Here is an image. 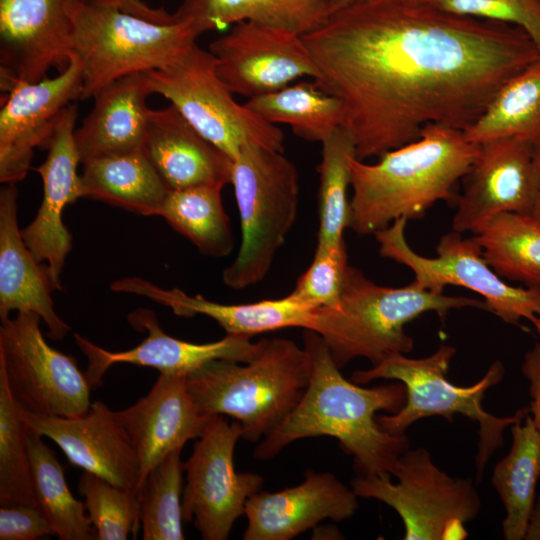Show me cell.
Masks as SVG:
<instances>
[{
    "mask_svg": "<svg viewBox=\"0 0 540 540\" xmlns=\"http://www.w3.org/2000/svg\"><path fill=\"white\" fill-rule=\"evenodd\" d=\"M302 38L314 81L344 105L342 127L362 161L416 140L428 125L466 130L540 56L519 27L424 0L353 5Z\"/></svg>",
    "mask_w": 540,
    "mask_h": 540,
    "instance_id": "1",
    "label": "cell"
},
{
    "mask_svg": "<svg viewBox=\"0 0 540 540\" xmlns=\"http://www.w3.org/2000/svg\"><path fill=\"white\" fill-rule=\"evenodd\" d=\"M303 339L311 362L309 384L294 410L256 446L253 458L271 459L299 439L330 436L353 457L357 475H391L410 442L406 434L382 430L376 416L379 411L396 413L405 405L404 384L366 388L349 381L318 333L305 329Z\"/></svg>",
    "mask_w": 540,
    "mask_h": 540,
    "instance_id": "2",
    "label": "cell"
},
{
    "mask_svg": "<svg viewBox=\"0 0 540 540\" xmlns=\"http://www.w3.org/2000/svg\"><path fill=\"white\" fill-rule=\"evenodd\" d=\"M479 150L462 130L433 124L376 163L351 157L349 227L360 235H374L399 218H420L436 202L452 200L456 183Z\"/></svg>",
    "mask_w": 540,
    "mask_h": 540,
    "instance_id": "3",
    "label": "cell"
},
{
    "mask_svg": "<svg viewBox=\"0 0 540 540\" xmlns=\"http://www.w3.org/2000/svg\"><path fill=\"white\" fill-rule=\"evenodd\" d=\"M465 307L488 311L484 301L434 293L414 282L404 287L378 285L348 265L338 306L317 308L310 330L323 338L340 369L358 357L373 366L391 355L411 352L414 342L404 330L407 323L427 312L443 319L450 310Z\"/></svg>",
    "mask_w": 540,
    "mask_h": 540,
    "instance_id": "4",
    "label": "cell"
},
{
    "mask_svg": "<svg viewBox=\"0 0 540 540\" xmlns=\"http://www.w3.org/2000/svg\"><path fill=\"white\" fill-rule=\"evenodd\" d=\"M307 350L286 338H265L248 362L217 359L187 376V390L207 416L240 422L242 438L257 442L270 435L301 400L310 380Z\"/></svg>",
    "mask_w": 540,
    "mask_h": 540,
    "instance_id": "5",
    "label": "cell"
},
{
    "mask_svg": "<svg viewBox=\"0 0 540 540\" xmlns=\"http://www.w3.org/2000/svg\"><path fill=\"white\" fill-rule=\"evenodd\" d=\"M456 353L452 346L441 345L433 354L423 358H410L394 354L366 370H357L351 380L363 385L377 379L397 380L407 393L405 405L391 415H377L376 420L387 433L406 434L416 421L441 416L451 421L461 414L478 425V445L475 457L476 479L480 481L486 464L504 442V431L529 408L519 409L513 416L498 417L482 405L488 389L504 377L505 368L500 360L494 361L485 375L471 386H457L448 379L450 362Z\"/></svg>",
    "mask_w": 540,
    "mask_h": 540,
    "instance_id": "6",
    "label": "cell"
},
{
    "mask_svg": "<svg viewBox=\"0 0 540 540\" xmlns=\"http://www.w3.org/2000/svg\"><path fill=\"white\" fill-rule=\"evenodd\" d=\"M231 184L241 222V244L223 282L242 290L258 284L294 225L299 178L283 152L246 146L232 160Z\"/></svg>",
    "mask_w": 540,
    "mask_h": 540,
    "instance_id": "7",
    "label": "cell"
},
{
    "mask_svg": "<svg viewBox=\"0 0 540 540\" xmlns=\"http://www.w3.org/2000/svg\"><path fill=\"white\" fill-rule=\"evenodd\" d=\"M197 37L175 19L150 21L117 8L76 1L72 8V54L80 61L81 100L122 77L166 67L182 56Z\"/></svg>",
    "mask_w": 540,
    "mask_h": 540,
    "instance_id": "8",
    "label": "cell"
},
{
    "mask_svg": "<svg viewBox=\"0 0 540 540\" xmlns=\"http://www.w3.org/2000/svg\"><path fill=\"white\" fill-rule=\"evenodd\" d=\"M350 487L358 497L392 507L404 524L405 540L465 539V524L481 509L473 482L442 471L423 447L401 454L391 475H357Z\"/></svg>",
    "mask_w": 540,
    "mask_h": 540,
    "instance_id": "9",
    "label": "cell"
},
{
    "mask_svg": "<svg viewBox=\"0 0 540 540\" xmlns=\"http://www.w3.org/2000/svg\"><path fill=\"white\" fill-rule=\"evenodd\" d=\"M215 57L195 42L164 68L144 72L152 93L170 100L183 117L232 160L246 146L284 151V135L261 118L220 80Z\"/></svg>",
    "mask_w": 540,
    "mask_h": 540,
    "instance_id": "10",
    "label": "cell"
},
{
    "mask_svg": "<svg viewBox=\"0 0 540 540\" xmlns=\"http://www.w3.org/2000/svg\"><path fill=\"white\" fill-rule=\"evenodd\" d=\"M406 224L405 218H399L374 236L380 255L411 269L418 287L443 293L448 285L461 286L480 294L488 311L509 324L518 325L521 319L534 321L540 309L538 289L505 283L488 265L473 238L452 230L439 240L437 257L427 258L407 243Z\"/></svg>",
    "mask_w": 540,
    "mask_h": 540,
    "instance_id": "11",
    "label": "cell"
},
{
    "mask_svg": "<svg viewBox=\"0 0 540 540\" xmlns=\"http://www.w3.org/2000/svg\"><path fill=\"white\" fill-rule=\"evenodd\" d=\"M41 320L25 311L1 320L0 369L21 409L46 416L81 415L92 403L93 388L74 357L45 341Z\"/></svg>",
    "mask_w": 540,
    "mask_h": 540,
    "instance_id": "12",
    "label": "cell"
},
{
    "mask_svg": "<svg viewBox=\"0 0 540 540\" xmlns=\"http://www.w3.org/2000/svg\"><path fill=\"white\" fill-rule=\"evenodd\" d=\"M239 438V421L228 423L223 415H213L184 462L182 517L193 522L203 540L228 539L248 499L263 486L261 475L236 472L233 457Z\"/></svg>",
    "mask_w": 540,
    "mask_h": 540,
    "instance_id": "13",
    "label": "cell"
},
{
    "mask_svg": "<svg viewBox=\"0 0 540 540\" xmlns=\"http://www.w3.org/2000/svg\"><path fill=\"white\" fill-rule=\"evenodd\" d=\"M216 72L232 94L250 98L286 87L317 67L302 38L286 29L240 21L209 45Z\"/></svg>",
    "mask_w": 540,
    "mask_h": 540,
    "instance_id": "14",
    "label": "cell"
},
{
    "mask_svg": "<svg viewBox=\"0 0 540 540\" xmlns=\"http://www.w3.org/2000/svg\"><path fill=\"white\" fill-rule=\"evenodd\" d=\"M82 90L81 64L74 54L55 77L1 84L6 92L0 111L1 183L16 184L25 178L34 148H46L61 112L81 100Z\"/></svg>",
    "mask_w": 540,
    "mask_h": 540,
    "instance_id": "15",
    "label": "cell"
},
{
    "mask_svg": "<svg viewBox=\"0 0 540 540\" xmlns=\"http://www.w3.org/2000/svg\"><path fill=\"white\" fill-rule=\"evenodd\" d=\"M467 174L452 230L474 231L506 212L532 214L538 191V145L520 137L484 142Z\"/></svg>",
    "mask_w": 540,
    "mask_h": 540,
    "instance_id": "16",
    "label": "cell"
},
{
    "mask_svg": "<svg viewBox=\"0 0 540 540\" xmlns=\"http://www.w3.org/2000/svg\"><path fill=\"white\" fill-rule=\"evenodd\" d=\"M77 0H0V83L36 82L69 63Z\"/></svg>",
    "mask_w": 540,
    "mask_h": 540,
    "instance_id": "17",
    "label": "cell"
},
{
    "mask_svg": "<svg viewBox=\"0 0 540 540\" xmlns=\"http://www.w3.org/2000/svg\"><path fill=\"white\" fill-rule=\"evenodd\" d=\"M18 408L26 426L53 440L70 464L138 493V457L113 411L102 401L92 402L85 413L75 417L46 416Z\"/></svg>",
    "mask_w": 540,
    "mask_h": 540,
    "instance_id": "18",
    "label": "cell"
},
{
    "mask_svg": "<svg viewBox=\"0 0 540 540\" xmlns=\"http://www.w3.org/2000/svg\"><path fill=\"white\" fill-rule=\"evenodd\" d=\"M131 326L146 331V338L132 349L112 352L105 350L79 334L76 345L88 359L85 375L92 388L102 384V377L116 363H131L157 369L160 373L189 375L204 364L217 360L248 362L261 351L265 338L251 342V337L226 334L209 343H192L168 335L160 327L156 314L145 308L128 315Z\"/></svg>",
    "mask_w": 540,
    "mask_h": 540,
    "instance_id": "19",
    "label": "cell"
},
{
    "mask_svg": "<svg viewBox=\"0 0 540 540\" xmlns=\"http://www.w3.org/2000/svg\"><path fill=\"white\" fill-rule=\"evenodd\" d=\"M77 104H69L57 119L47 143L45 161L34 168L43 183V198L34 220L23 230L22 237L37 261L46 262L54 288L61 289V273L72 247V236L63 224L67 204L81 197L80 163L74 132Z\"/></svg>",
    "mask_w": 540,
    "mask_h": 540,
    "instance_id": "20",
    "label": "cell"
},
{
    "mask_svg": "<svg viewBox=\"0 0 540 540\" xmlns=\"http://www.w3.org/2000/svg\"><path fill=\"white\" fill-rule=\"evenodd\" d=\"M357 495L331 472L308 469L299 485L278 492L259 491L245 505L244 540H290L325 519L351 518Z\"/></svg>",
    "mask_w": 540,
    "mask_h": 540,
    "instance_id": "21",
    "label": "cell"
},
{
    "mask_svg": "<svg viewBox=\"0 0 540 540\" xmlns=\"http://www.w3.org/2000/svg\"><path fill=\"white\" fill-rule=\"evenodd\" d=\"M187 376L160 373L146 396L126 409L113 411L138 457L141 484L168 454L182 449L188 440L198 439L210 418L191 398Z\"/></svg>",
    "mask_w": 540,
    "mask_h": 540,
    "instance_id": "22",
    "label": "cell"
},
{
    "mask_svg": "<svg viewBox=\"0 0 540 540\" xmlns=\"http://www.w3.org/2000/svg\"><path fill=\"white\" fill-rule=\"evenodd\" d=\"M143 150L169 190L231 184L232 159L172 104L150 109Z\"/></svg>",
    "mask_w": 540,
    "mask_h": 540,
    "instance_id": "23",
    "label": "cell"
},
{
    "mask_svg": "<svg viewBox=\"0 0 540 540\" xmlns=\"http://www.w3.org/2000/svg\"><path fill=\"white\" fill-rule=\"evenodd\" d=\"M110 288L149 298L169 307L176 315L191 318L197 314L215 320L226 334L254 335L284 328L311 329L315 308L299 301L291 294L280 299H267L244 304H223L201 295H188L178 288L163 289L139 277H125L114 281Z\"/></svg>",
    "mask_w": 540,
    "mask_h": 540,
    "instance_id": "24",
    "label": "cell"
},
{
    "mask_svg": "<svg viewBox=\"0 0 540 540\" xmlns=\"http://www.w3.org/2000/svg\"><path fill=\"white\" fill-rule=\"evenodd\" d=\"M17 198L16 185L5 184L0 191V318L11 311L34 312L48 327V336L59 340L70 327L54 309L48 265L36 260L19 230Z\"/></svg>",
    "mask_w": 540,
    "mask_h": 540,
    "instance_id": "25",
    "label": "cell"
},
{
    "mask_svg": "<svg viewBox=\"0 0 540 540\" xmlns=\"http://www.w3.org/2000/svg\"><path fill=\"white\" fill-rule=\"evenodd\" d=\"M151 94L145 73L122 77L98 91L92 110L74 132L80 163L142 149Z\"/></svg>",
    "mask_w": 540,
    "mask_h": 540,
    "instance_id": "26",
    "label": "cell"
},
{
    "mask_svg": "<svg viewBox=\"0 0 540 540\" xmlns=\"http://www.w3.org/2000/svg\"><path fill=\"white\" fill-rule=\"evenodd\" d=\"M176 20L198 38L240 21H253L305 35L330 16L329 0H182Z\"/></svg>",
    "mask_w": 540,
    "mask_h": 540,
    "instance_id": "27",
    "label": "cell"
},
{
    "mask_svg": "<svg viewBox=\"0 0 540 540\" xmlns=\"http://www.w3.org/2000/svg\"><path fill=\"white\" fill-rule=\"evenodd\" d=\"M81 197L144 215H158L169 191L143 148L83 163Z\"/></svg>",
    "mask_w": 540,
    "mask_h": 540,
    "instance_id": "28",
    "label": "cell"
},
{
    "mask_svg": "<svg viewBox=\"0 0 540 540\" xmlns=\"http://www.w3.org/2000/svg\"><path fill=\"white\" fill-rule=\"evenodd\" d=\"M511 433V448L494 467L491 480L506 511L502 522L503 538L522 540L540 478V431L529 412L511 425Z\"/></svg>",
    "mask_w": 540,
    "mask_h": 540,
    "instance_id": "29",
    "label": "cell"
},
{
    "mask_svg": "<svg viewBox=\"0 0 540 540\" xmlns=\"http://www.w3.org/2000/svg\"><path fill=\"white\" fill-rule=\"evenodd\" d=\"M244 105L269 123L288 125L298 137L325 141L343 126L342 101L314 80L292 83L274 92L250 98Z\"/></svg>",
    "mask_w": 540,
    "mask_h": 540,
    "instance_id": "30",
    "label": "cell"
},
{
    "mask_svg": "<svg viewBox=\"0 0 540 540\" xmlns=\"http://www.w3.org/2000/svg\"><path fill=\"white\" fill-rule=\"evenodd\" d=\"M474 144L508 137L540 144V56L508 79L477 120L463 131Z\"/></svg>",
    "mask_w": 540,
    "mask_h": 540,
    "instance_id": "31",
    "label": "cell"
},
{
    "mask_svg": "<svg viewBox=\"0 0 540 540\" xmlns=\"http://www.w3.org/2000/svg\"><path fill=\"white\" fill-rule=\"evenodd\" d=\"M473 233L484 259L501 278L540 287V220L531 214L500 213Z\"/></svg>",
    "mask_w": 540,
    "mask_h": 540,
    "instance_id": "32",
    "label": "cell"
},
{
    "mask_svg": "<svg viewBox=\"0 0 540 540\" xmlns=\"http://www.w3.org/2000/svg\"><path fill=\"white\" fill-rule=\"evenodd\" d=\"M42 438L28 428L27 446L37 506L60 540L97 539L84 503L72 495L55 452Z\"/></svg>",
    "mask_w": 540,
    "mask_h": 540,
    "instance_id": "33",
    "label": "cell"
},
{
    "mask_svg": "<svg viewBox=\"0 0 540 540\" xmlns=\"http://www.w3.org/2000/svg\"><path fill=\"white\" fill-rule=\"evenodd\" d=\"M219 186L169 190L159 216L203 254L227 256L234 239Z\"/></svg>",
    "mask_w": 540,
    "mask_h": 540,
    "instance_id": "34",
    "label": "cell"
},
{
    "mask_svg": "<svg viewBox=\"0 0 540 540\" xmlns=\"http://www.w3.org/2000/svg\"><path fill=\"white\" fill-rule=\"evenodd\" d=\"M321 144L317 243L340 247L345 245L343 234L350 221V201L347 197L350 186L349 160L356 156L355 145L343 127L336 129Z\"/></svg>",
    "mask_w": 540,
    "mask_h": 540,
    "instance_id": "35",
    "label": "cell"
},
{
    "mask_svg": "<svg viewBox=\"0 0 540 540\" xmlns=\"http://www.w3.org/2000/svg\"><path fill=\"white\" fill-rule=\"evenodd\" d=\"M182 449L161 460L138 490L139 514L144 540H183L182 493L184 463Z\"/></svg>",
    "mask_w": 540,
    "mask_h": 540,
    "instance_id": "36",
    "label": "cell"
},
{
    "mask_svg": "<svg viewBox=\"0 0 540 540\" xmlns=\"http://www.w3.org/2000/svg\"><path fill=\"white\" fill-rule=\"evenodd\" d=\"M28 428L0 369V505L37 506L27 446Z\"/></svg>",
    "mask_w": 540,
    "mask_h": 540,
    "instance_id": "37",
    "label": "cell"
},
{
    "mask_svg": "<svg viewBox=\"0 0 540 540\" xmlns=\"http://www.w3.org/2000/svg\"><path fill=\"white\" fill-rule=\"evenodd\" d=\"M78 491L85 498L98 540H126L130 533L137 536L141 523L136 492L87 471L80 476Z\"/></svg>",
    "mask_w": 540,
    "mask_h": 540,
    "instance_id": "38",
    "label": "cell"
},
{
    "mask_svg": "<svg viewBox=\"0 0 540 540\" xmlns=\"http://www.w3.org/2000/svg\"><path fill=\"white\" fill-rule=\"evenodd\" d=\"M345 245L317 243L313 260L290 293L312 308H334L341 298L348 267Z\"/></svg>",
    "mask_w": 540,
    "mask_h": 540,
    "instance_id": "39",
    "label": "cell"
},
{
    "mask_svg": "<svg viewBox=\"0 0 540 540\" xmlns=\"http://www.w3.org/2000/svg\"><path fill=\"white\" fill-rule=\"evenodd\" d=\"M458 16L510 24L524 30L540 52L539 0H424Z\"/></svg>",
    "mask_w": 540,
    "mask_h": 540,
    "instance_id": "40",
    "label": "cell"
},
{
    "mask_svg": "<svg viewBox=\"0 0 540 540\" xmlns=\"http://www.w3.org/2000/svg\"><path fill=\"white\" fill-rule=\"evenodd\" d=\"M48 536H55V531L38 506H1L0 540H35Z\"/></svg>",
    "mask_w": 540,
    "mask_h": 540,
    "instance_id": "41",
    "label": "cell"
},
{
    "mask_svg": "<svg viewBox=\"0 0 540 540\" xmlns=\"http://www.w3.org/2000/svg\"><path fill=\"white\" fill-rule=\"evenodd\" d=\"M521 371L529 381V412L533 423L540 431V343L525 353Z\"/></svg>",
    "mask_w": 540,
    "mask_h": 540,
    "instance_id": "42",
    "label": "cell"
},
{
    "mask_svg": "<svg viewBox=\"0 0 540 540\" xmlns=\"http://www.w3.org/2000/svg\"><path fill=\"white\" fill-rule=\"evenodd\" d=\"M80 3L96 7L117 8L135 16L159 23L175 21L174 14L163 8H152L142 0H77Z\"/></svg>",
    "mask_w": 540,
    "mask_h": 540,
    "instance_id": "43",
    "label": "cell"
},
{
    "mask_svg": "<svg viewBox=\"0 0 540 540\" xmlns=\"http://www.w3.org/2000/svg\"><path fill=\"white\" fill-rule=\"evenodd\" d=\"M526 540H540V496L536 498L527 526Z\"/></svg>",
    "mask_w": 540,
    "mask_h": 540,
    "instance_id": "44",
    "label": "cell"
},
{
    "mask_svg": "<svg viewBox=\"0 0 540 540\" xmlns=\"http://www.w3.org/2000/svg\"><path fill=\"white\" fill-rule=\"evenodd\" d=\"M372 0H329L330 15L338 10Z\"/></svg>",
    "mask_w": 540,
    "mask_h": 540,
    "instance_id": "45",
    "label": "cell"
},
{
    "mask_svg": "<svg viewBox=\"0 0 540 540\" xmlns=\"http://www.w3.org/2000/svg\"><path fill=\"white\" fill-rule=\"evenodd\" d=\"M537 170H538V191H537L536 202H535L533 212L531 215H533L535 218L540 220V144L538 145V152H537Z\"/></svg>",
    "mask_w": 540,
    "mask_h": 540,
    "instance_id": "46",
    "label": "cell"
},
{
    "mask_svg": "<svg viewBox=\"0 0 540 540\" xmlns=\"http://www.w3.org/2000/svg\"><path fill=\"white\" fill-rule=\"evenodd\" d=\"M538 291H539V294H540V287H537ZM532 324L534 325V327L536 328L538 334L540 335V309L536 315V318L534 319V321L532 322Z\"/></svg>",
    "mask_w": 540,
    "mask_h": 540,
    "instance_id": "47",
    "label": "cell"
},
{
    "mask_svg": "<svg viewBox=\"0 0 540 540\" xmlns=\"http://www.w3.org/2000/svg\"><path fill=\"white\" fill-rule=\"evenodd\" d=\"M540 1V0H539Z\"/></svg>",
    "mask_w": 540,
    "mask_h": 540,
    "instance_id": "48",
    "label": "cell"
}]
</instances>
